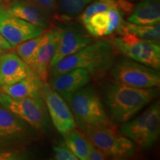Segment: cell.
Here are the masks:
<instances>
[{
  "mask_svg": "<svg viewBox=\"0 0 160 160\" xmlns=\"http://www.w3.org/2000/svg\"><path fill=\"white\" fill-rule=\"evenodd\" d=\"M104 100L113 122L125 123L159 94L157 88H137L111 81L104 88Z\"/></svg>",
  "mask_w": 160,
  "mask_h": 160,
  "instance_id": "cell-1",
  "label": "cell"
},
{
  "mask_svg": "<svg viewBox=\"0 0 160 160\" xmlns=\"http://www.w3.org/2000/svg\"><path fill=\"white\" fill-rule=\"evenodd\" d=\"M115 51L111 42L107 40L92 42L79 51L51 66L49 77L76 68L87 70L91 76L103 74L114 63Z\"/></svg>",
  "mask_w": 160,
  "mask_h": 160,
  "instance_id": "cell-2",
  "label": "cell"
},
{
  "mask_svg": "<svg viewBox=\"0 0 160 160\" xmlns=\"http://www.w3.org/2000/svg\"><path fill=\"white\" fill-rule=\"evenodd\" d=\"M77 125L85 133L93 127H115L104 109L102 100L92 85L76 91L68 101Z\"/></svg>",
  "mask_w": 160,
  "mask_h": 160,
  "instance_id": "cell-3",
  "label": "cell"
},
{
  "mask_svg": "<svg viewBox=\"0 0 160 160\" xmlns=\"http://www.w3.org/2000/svg\"><path fill=\"white\" fill-rule=\"evenodd\" d=\"M0 105L17 116L37 132H47L51 119L42 95L14 98L0 91Z\"/></svg>",
  "mask_w": 160,
  "mask_h": 160,
  "instance_id": "cell-4",
  "label": "cell"
},
{
  "mask_svg": "<svg viewBox=\"0 0 160 160\" xmlns=\"http://www.w3.org/2000/svg\"><path fill=\"white\" fill-rule=\"evenodd\" d=\"M160 133V104L155 102L134 119L123 124L120 133L125 136L141 148L154 145Z\"/></svg>",
  "mask_w": 160,
  "mask_h": 160,
  "instance_id": "cell-5",
  "label": "cell"
},
{
  "mask_svg": "<svg viewBox=\"0 0 160 160\" xmlns=\"http://www.w3.org/2000/svg\"><path fill=\"white\" fill-rule=\"evenodd\" d=\"M111 44L125 57L156 70L160 68V46L157 42L140 39L129 33L113 38Z\"/></svg>",
  "mask_w": 160,
  "mask_h": 160,
  "instance_id": "cell-6",
  "label": "cell"
},
{
  "mask_svg": "<svg viewBox=\"0 0 160 160\" xmlns=\"http://www.w3.org/2000/svg\"><path fill=\"white\" fill-rule=\"evenodd\" d=\"M84 133L107 157L124 159L132 157L137 152L135 144L125 136L117 132L115 127H93Z\"/></svg>",
  "mask_w": 160,
  "mask_h": 160,
  "instance_id": "cell-7",
  "label": "cell"
},
{
  "mask_svg": "<svg viewBox=\"0 0 160 160\" xmlns=\"http://www.w3.org/2000/svg\"><path fill=\"white\" fill-rule=\"evenodd\" d=\"M111 74L116 81L137 88H152L160 85L157 70L131 59H122L113 63Z\"/></svg>",
  "mask_w": 160,
  "mask_h": 160,
  "instance_id": "cell-8",
  "label": "cell"
},
{
  "mask_svg": "<svg viewBox=\"0 0 160 160\" xmlns=\"http://www.w3.org/2000/svg\"><path fill=\"white\" fill-rule=\"evenodd\" d=\"M37 131L0 105V148L19 147L33 141Z\"/></svg>",
  "mask_w": 160,
  "mask_h": 160,
  "instance_id": "cell-9",
  "label": "cell"
},
{
  "mask_svg": "<svg viewBox=\"0 0 160 160\" xmlns=\"http://www.w3.org/2000/svg\"><path fill=\"white\" fill-rule=\"evenodd\" d=\"M40 93L45 101L50 119L57 131L64 137L76 129L77 125L68 104L48 82L42 84Z\"/></svg>",
  "mask_w": 160,
  "mask_h": 160,
  "instance_id": "cell-10",
  "label": "cell"
},
{
  "mask_svg": "<svg viewBox=\"0 0 160 160\" xmlns=\"http://www.w3.org/2000/svg\"><path fill=\"white\" fill-rule=\"evenodd\" d=\"M44 29L0 8V33L12 48L42 34Z\"/></svg>",
  "mask_w": 160,
  "mask_h": 160,
  "instance_id": "cell-11",
  "label": "cell"
},
{
  "mask_svg": "<svg viewBox=\"0 0 160 160\" xmlns=\"http://www.w3.org/2000/svg\"><path fill=\"white\" fill-rule=\"evenodd\" d=\"M57 28L59 32V43L52 58L51 66L55 65L63 58L79 51L93 42L91 36L73 24L61 25Z\"/></svg>",
  "mask_w": 160,
  "mask_h": 160,
  "instance_id": "cell-12",
  "label": "cell"
},
{
  "mask_svg": "<svg viewBox=\"0 0 160 160\" xmlns=\"http://www.w3.org/2000/svg\"><path fill=\"white\" fill-rule=\"evenodd\" d=\"M59 43V32L57 27L44 31L29 67L42 81L47 82L52 58Z\"/></svg>",
  "mask_w": 160,
  "mask_h": 160,
  "instance_id": "cell-13",
  "label": "cell"
},
{
  "mask_svg": "<svg viewBox=\"0 0 160 160\" xmlns=\"http://www.w3.org/2000/svg\"><path fill=\"white\" fill-rule=\"evenodd\" d=\"M48 79L49 85L68 103L76 91L88 85L91 75L87 70L76 68Z\"/></svg>",
  "mask_w": 160,
  "mask_h": 160,
  "instance_id": "cell-14",
  "label": "cell"
},
{
  "mask_svg": "<svg viewBox=\"0 0 160 160\" xmlns=\"http://www.w3.org/2000/svg\"><path fill=\"white\" fill-rule=\"evenodd\" d=\"M33 73L17 53L4 52L0 56V87L17 83Z\"/></svg>",
  "mask_w": 160,
  "mask_h": 160,
  "instance_id": "cell-15",
  "label": "cell"
},
{
  "mask_svg": "<svg viewBox=\"0 0 160 160\" xmlns=\"http://www.w3.org/2000/svg\"><path fill=\"white\" fill-rule=\"evenodd\" d=\"M4 9L11 15L43 29L49 26L48 13L28 0H12Z\"/></svg>",
  "mask_w": 160,
  "mask_h": 160,
  "instance_id": "cell-16",
  "label": "cell"
},
{
  "mask_svg": "<svg viewBox=\"0 0 160 160\" xmlns=\"http://www.w3.org/2000/svg\"><path fill=\"white\" fill-rule=\"evenodd\" d=\"M129 22L137 25H153L160 22L159 0H142L133 8L128 19Z\"/></svg>",
  "mask_w": 160,
  "mask_h": 160,
  "instance_id": "cell-17",
  "label": "cell"
},
{
  "mask_svg": "<svg viewBox=\"0 0 160 160\" xmlns=\"http://www.w3.org/2000/svg\"><path fill=\"white\" fill-rule=\"evenodd\" d=\"M42 82L43 81L33 73L17 83L2 86L0 87V91L14 98L37 97L41 95L40 89Z\"/></svg>",
  "mask_w": 160,
  "mask_h": 160,
  "instance_id": "cell-18",
  "label": "cell"
},
{
  "mask_svg": "<svg viewBox=\"0 0 160 160\" xmlns=\"http://www.w3.org/2000/svg\"><path fill=\"white\" fill-rule=\"evenodd\" d=\"M113 8H119L125 13H131L133 10V4L128 0H93L81 13L80 20L83 24L92 15L99 12H105Z\"/></svg>",
  "mask_w": 160,
  "mask_h": 160,
  "instance_id": "cell-19",
  "label": "cell"
},
{
  "mask_svg": "<svg viewBox=\"0 0 160 160\" xmlns=\"http://www.w3.org/2000/svg\"><path fill=\"white\" fill-rule=\"evenodd\" d=\"M117 33L122 34L129 33L135 35L140 39L159 42L160 39V26L159 24L153 25H137L131 22H124L121 27L118 29Z\"/></svg>",
  "mask_w": 160,
  "mask_h": 160,
  "instance_id": "cell-20",
  "label": "cell"
},
{
  "mask_svg": "<svg viewBox=\"0 0 160 160\" xmlns=\"http://www.w3.org/2000/svg\"><path fill=\"white\" fill-rule=\"evenodd\" d=\"M65 145L74 153L78 159L86 160L88 154L91 142L82 133L74 129L64 136Z\"/></svg>",
  "mask_w": 160,
  "mask_h": 160,
  "instance_id": "cell-21",
  "label": "cell"
},
{
  "mask_svg": "<svg viewBox=\"0 0 160 160\" xmlns=\"http://www.w3.org/2000/svg\"><path fill=\"white\" fill-rule=\"evenodd\" d=\"M86 31L92 37H102L107 36V29L108 25V16L107 11L99 12L92 15L85 23Z\"/></svg>",
  "mask_w": 160,
  "mask_h": 160,
  "instance_id": "cell-22",
  "label": "cell"
},
{
  "mask_svg": "<svg viewBox=\"0 0 160 160\" xmlns=\"http://www.w3.org/2000/svg\"><path fill=\"white\" fill-rule=\"evenodd\" d=\"M93 0H57L59 8L64 16L74 17L79 15Z\"/></svg>",
  "mask_w": 160,
  "mask_h": 160,
  "instance_id": "cell-23",
  "label": "cell"
},
{
  "mask_svg": "<svg viewBox=\"0 0 160 160\" xmlns=\"http://www.w3.org/2000/svg\"><path fill=\"white\" fill-rule=\"evenodd\" d=\"M42 39V35L33 39L27 40L24 42L19 44L16 47L17 54L29 66L33 56L34 54L36 49L39 45Z\"/></svg>",
  "mask_w": 160,
  "mask_h": 160,
  "instance_id": "cell-24",
  "label": "cell"
},
{
  "mask_svg": "<svg viewBox=\"0 0 160 160\" xmlns=\"http://www.w3.org/2000/svg\"><path fill=\"white\" fill-rule=\"evenodd\" d=\"M108 16V25L107 29V36L111 35L118 31L124 22L123 17L125 14L119 8H113L107 11Z\"/></svg>",
  "mask_w": 160,
  "mask_h": 160,
  "instance_id": "cell-25",
  "label": "cell"
},
{
  "mask_svg": "<svg viewBox=\"0 0 160 160\" xmlns=\"http://www.w3.org/2000/svg\"><path fill=\"white\" fill-rule=\"evenodd\" d=\"M28 157L27 151L17 147L0 148V160H21Z\"/></svg>",
  "mask_w": 160,
  "mask_h": 160,
  "instance_id": "cell-26",
  "label": "cell"
},
{
  "mask_svg": "<svg viewBox=\"0 0 160 160\" xmlns=\"http://www.w3.org/2000/svg\"><path fill=\"white\" fill-rule=\"evenodd\" d=\"M54 158L57 160H78L74 153L68 148L65 143H60L53 147Z\"/></svg>",
  "mask_w": 160,
  "mask_h": 160,
  "instance_id": "cell-27",
  "label": "cell"
},
{
  "mask_svg": "<svg viewBox=\"0 0 160 160\" xmlns=\"http://www.w3.org/2000/svg\"><path fill=\"white\" fill-rule=\"evenodd\" d=\"M28 1L37 6L48 14L55 11L57 4V0H28Z\"/></svg>",
  "mask_w": 160,
  "mask_h": 160,
  "instance_id": "cell-28",
  "label": "cell"
},
{
  "mask_svg": "<svg viewBox=\"0 0 160 160\" xmlns=\"http://www.w3.org/2000/svg\"><path fill=\"white\" fill-rule=\"evenodd\" d=\"M106 157H107V156L101 150L91 142L88 154L86 160H103L105 159Z\"/></svg>",
  "mask_w": 160,
  "mask_h": 160,
  "instance_id": "cell-29",
  "label": "cell"
},
{
  "mask_svg": "<svg viewBox=\"0 0 160 160\" xmlns=\"http://www.w3.org/2000/svg\"><path fill=\"white\" fill-rule=\"evenodd\" d=\"M13 48L10 45L8 42L6 40L5 38L2 37V35L0 33V50L2 51H8V50H11Z\"/></svg>",
  "mask_w": 160,
  "mask_h": 160,
  "instance_id": "cell-30",
  "label": "cell"
},
{
  "mask_svg": "<svg viewBox=\"0 0 160 160\" xmlns=\"http://www.w3.org/2000/svg\"><path fill=\"white\" fill-rule=\"evenodd\" d=\"M4 52H5V51H2V50H0V56Z\"/></svg>",
  "mask_w": 160,
  "mask_h": 160,
  "instance_id": "cell-31",
  "label": "cell"
}]
</instances>
